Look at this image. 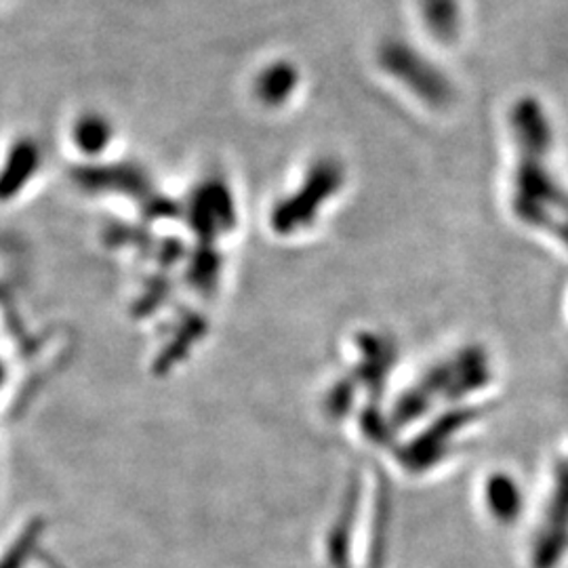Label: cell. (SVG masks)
Returning a JSON list of instances; mask_svg holds the SVG:
<instances>
[{"label":"cell","instance_id":"obj_3","mask_svg":"<svg viewBox=\"0 0 568 568\" xmlns=\"http://www.w3.org/2000/svg\"><path fill=\"white\" fill-rule=\"evenodd\" d=\"M112 135V122L100 112H82L70 124V143L81 156H100Z\"/></svg>","mask_w":568,"mask_h":568},{"label":"cell","instance_id":"obj_2","mask_svg":"<svg viewBox=\"0 0 568 568\" xmlns=\"http://www.w3.org/2000/svg\"><path fill=\"white\" fill-rule=\"evenodd\" d=\"M41 166V145L32 138H21L7 150L0 164V201H11L20 196L23 185L32 182L37 169Z\"/></svg>","mask_w":568,"mask_h":568},{"label":"cell","instance_id":"obj_4","mask_svg":"<svg viewBox=\"0 0 568 568\" xmlns=\"http://www.w3.org/2000/svg\"><path fill=\"white\" fill-rule=\"evenodd\" d=\"M422 16L434 39L445 44L457 39L462 23L457 0H422Z\"/></svg>","mask_w":568,"mask_h":568},{"label":"cell","instance_id":"obj_5","mask_svg":"<svg viewBox=\"0 0 568 568\" xmlns=\"http://www.w3.org/2000/svg\"><path fill=\"white\" fill-rule=\"evenodd\" d=\"M295 87H297V70L286 61H278L265 68L260 74L255 91L265 103H281L291 95Z\"/></svg>","mask_w":568,"mask_h":568},{"label":"cell","instance_id":"obj_1","mask_svg":"<svg viewBox=\"0 0 568 568\" xmlns=\"http://www.w3.org/2000/svg\"><path fill=\"white\" fill-rule=\"evenodd\" d=\"M379 61L394 79L405 82L426 102L445 103L450 98L445 74L405 41H387L379 49Z\"/></svg>","mask_w":568,"mask_h":568}]
</instances>
